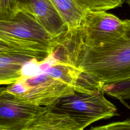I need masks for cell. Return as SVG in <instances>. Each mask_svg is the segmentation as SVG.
<instances>
[{
  "instance_id": "12",
  "label": "cell",
  "mask_w": 130,
  "mask_h": 130,
  "mask_svg": "<svg viewBox=\"0 0 130 130\" xmlns=\"http://www.w3.org/2000/svg\"><path fill=\"white\" fill-rule=\"evenodd\" d=\"M20 0H0V19H10L20 11Z\"/></svg>"
},
{
  "instance_id": "5",
  "label": "cell",
  "mask_w": 130,
  "mask_h": 130,
  "mask_svg": "<svg viewBox=\"0 0 130 130\" xmlns=\"http://www.w3.org/2000/svg\"><path fill=\"white\" fill-rule=\"evenodd\" d=\"M46 109L22 102L0 87V130H25Z\"/></svg>"
},
{
  "instance_id": "14",
  "label": "cell",
  "mask_w": 130,
  "mask_h": 130,
  "mask_svg": "<svg viewBox=\"0 0 130 130\" xmlns=\"http://www.w3.org/2000/svg\"><path fill=\"white\" fill-rule=\"evenodd\" d=\"M125 2L128 4V5L130 7V0H125Z\"/></svg>"
},
{
  "instance_id": "7",
  "label": "cell",
  "mask_w": 130,
  "mask_h": 130,
  "mask_svg": "<svg viewBox=\"0 0 130 130\" xmlns=\"http://www.w3.org/2000/svg\"><path fill=\"white\" fill-rule=\"evenodd\" d=\"M20 10L30 12L37 21L56 39L68 31L67 27L50 0H20Z\"/></svg>"
},
{
  "instance_id": "10",
  "label": "cell",
  "mask_w": 130,
  "mask_h": 130,
  "mask_svg": "<svg viewBox=\"0 0 130 130\" xmlns=\"http://www.w3.org/2000/svg\"><path fill=\"white\" fill-rule=\"evenodd\" d=\"M54 7L66 24L68 31L79 27L85 11L73 0H50Z\"/></svg>"
},
{
  "instance_id": "11",
  "label": "cell",
  "mask_w": 130,
  "mask_h": 130,
  "mask_svg": "<svg viewBox=\"0 0 130 130\" xmlns=\"http://www.w3.org/2000/svg\"><path fill=\"white\" fill-rule=\"evenodd\" d=\"M76 4L84 11H107L120 7L123 0H73Z\"/></svg>"
},
{
  "instance_id": "3",
  "label": "cell",
  "mask_w": 130,
  "mask_h": 130,
  "mask_svg": "<svg viewBox=\"0 0 130 130\" xmlns=\"http://www.w3.org/2000/svg\"><path fill=\"white\" fill-rule=\"evenodd\" d=\"M49 107L56 112L69 115L83 129L94 122L117 114L116 106L101 90L91 93L75 91Z\"/></svg>"
},
{
  "instance_id": "9",
  "label": "cell",
  "mask_w": 130,
  "mask_h": 130,
  "mask_svg": "<svg viewBox=\"0 0 130 130\" xmlns=\"http://www.w3.org/2000/svg\"><path fill=\"white\" fill-rule=\"evenodd\" d=\"M31 62L38 61L34 57L21 54L0 55V85L12 84L23 75L24 67Z\"/></svg>"
},
{
  "instance_id": "1",
  "label": "cell",
  "mask_w": 130,
  "mask_h": 130,
  "mask_svg": "<svg viewBox=\"0 0 130 130\" xmlns=\"http://www.w3.org/2000/svg\"><path fill=\"white\" fill-rule=\"evenodd\" d=\"M124 34L113 41L86 46L67 38L76 67L102 88L130 81V20Z\"/></svg>"
},
{
  "instance_id": "13",
  "label": "cell",
  "mask_w": 130,
  "mask_h": 130,
  "mask_svg": "<svg viewBox=\"0 0 130 130\" xmlns=\"http://www.w3.org/2000/svg\"><path fill=\"white\" fill-rule=\"evenodd\" d=\"M89 130H130V119L92 127Z\"/></svg>"
},
{
  "instance_id": "2",
  "label": "cell",
  "mask_w": 130,
  "mask_h": 130,
  "mask_svg": "<svg viewBox=\"0 0 130 130\" xmlns=\"http://www.w3.org/2000/svg\"><path fill=\"white\" fill-rule=\"evenodd\" d=\"M6 89L22 102L43 107L51 106L76 91L75 86L44 72L29 77L23 75Z\"/></svg>"
},
{
  "instance_id": "6",
  "label": "cell",
  "mask_w": 130,
  "mask_h": 130,
  "mask_svg": "<svg viewBox=\"0 0 130 130\" xmlns=\"http://www.w3.org/2000/svg\"><path fill=\"white\" fill-rule=\"evenodd\" d=\"M0 34L49 45L56 48V40L29 11L21 9L11 18L0 19Z\"/></svg>"
},
{
  "instance_id": "4",
  "label": "cell",
  "mask_w": 130,
  "mask_h": 130,
  "mask_svg": "<svg viewBox=\"0 0 130 130\" xmlns=\"http://www.w3.org/2000/svg\"><path fill=\"white\" fill-rule=\"evenodd\" d=\"M126 20L103 10H87L81 26L68 31L66 35L86 46H95L113 41L122 36L126 29Z\"/></svg>"
},
{
  "instance_id": "8",
  "label": "cell",
  "mask_w": 130,
  "mask_h": 130,
  "mask_svg": "<svg viewBox=\"0 0 130 130\" xmlns=\"http://www.w3.org/2000/svg\"><path fill=\"white\" fill-rule=\"evenodd\" d=\"M38 116L25 130H83L69 115L53 110L50 107Z\"/></svg>"
}]
</instances>
